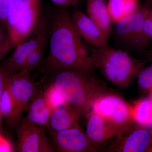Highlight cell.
<instances>
[{"label":"cell","instance_id":"5b68a950","mask_svg":"<svg viewBox=\"0 0 152 152\" xmlns=\"http://www.w3.org/2000/svg\"><path fill=\"white\" fill-rule=\"evenodd\" d=\"M150 8L143 6L129 16L115 23L114 39L126 51L140 52L148 48L151 40L144 32V20Z\"/></svg>","mask_w":152,"mask_h":152},{"label":"cell","instance_id":"ba28073f","mask_svg":"<svg viewBox=\"0 0 152 152\" xmlns=\"http://www.w3.org/2000/svg\"><path fill=\"white\" fill-rule=\"evenodd\" d=\"M50 131L56 148L61 152H95L99 147L93 145L79 125L59 132Z\"/></svg>","mask_w":152,"mask_h":152},{"label":"cell","instance_id":"5bb4252c","mask_svg":"<svg viewBox=\"0 0 152 152\" xmlns=\"http://www.w3.org/2000/svg\"><path fill=\"white\" fill-rule=\"evenodd\" d=\"M53 110L45 91L37 88L28 105L27 115L25 118L32 124L46 127Z\"/></svg>","mask_w":152,"mask_h":152},{"label":"cell","instance_id":"6da1fadb","mask_svg":"<svg viewBox=\"0 0 152 152\" xmlns=\"http://www.w3.org/2000/svg\"><path fill=\"white\" fill-rule=\"evenodd\" d=\"M49 50L43 61L46 74L64 69L94 72L91 50L76 29L68 7L58 6L50 15Z\"/></svg>","mask_w":152,"mask_h":152},{"label":"cell","instance_id":"d6a6232c","mask_svg":"<svg viewBox=\"0 0 152 152\" xmlns=\"http://www.w3.org/2000/svg\"><path fill=\"white\" fill-rule=\"evenodd\" d=\"M78 1H80V0H78Z\"/></svg>","mask_w":152,"mask_h":152},{"label":"cell","instance_id":"83f0119b","mask_svg":"<svg viewBox=\"0 0 152 152\" xmlns=\"http://www.w3.org/2000/svg\"><path fill=\"white\" fill-rule=\"evenodd\" d=\"M141 55L144 59V61L147 62H150L152 63V48H147L144 50L139 53Z\"/></svg>","mask_w":152,"mask_h":152},{"label":"cell","instance_id":"d6986e66","mask_svg":"<svg viewBox=\"0 0 152 152\" xmlns=\"http://www.w3.org/2000/svg\"><path fill=\"white\" fill-rule=\"evenodd\" d=\"M132 107L135 124L147 127L152 126V101L150 98L136 101Z\"/></svg>","mask_w":152,"mask_h":152},{"label":"cell","instance_id":"7c38bea8","mask_svg":"<svg viewBox=\"0 0 152 152\" xmlns=\"http://www.w3.org/2000/svg\"><path fill=\"white\" fill-rule=\"evenodd\" d=\"M40 19L39 0H34L18 23L7 30L13 47H16L33 32Z\"/></svg>","mask_w":152,"mask_h":152},{"label":"cell","instance_id":"277c9868","mask_svg":"<svg viewBox=\"0 0 152 152\" xmlns=\"http://www.w3.org/2000/svg\"><path fill=\"white\" fill-rule=\"evenodd\" d=\"M92 110L105 120L118 137L128 132L134 124L133 108L119 95L108 91L99 97Z\"/></svg>","mask_w":152,"mask_h":152},{"label":"cell","instance_id":"e0dca14e","mask_svg":"<svg viewBox=\"0 0 152 152\" xmlns=\"http://www.w3.org/2000/svg\"><path fill=\"white\" fill-rule=\"evenodd\" d=\"M107 7L114 23L133 15L140 8L138 0H109Z\"/></svg>","mask_w":152,"mask_h":152},{"label":"cell","instance_id":"f546056e","mask_svg":"<svg viewBox=\"0 0 152 152\" xmlns=\"http://www.w3.org/2000/svg\"><path fill=\"white\" fill-rule=\"evenodd\" d=\"M3 117L1 110H0V129L1 128L2 124V119Z\"/></svg>","mask_w":152,"mask_h":152},{"label":"cell","instance_id":"1f68e13d","mask_svg":"<svg viewBox=\"0 0 152 152\" xmlns=\"http://www.w3.org/2000/svg\"><path fill=\"white\" fill-rule=\"evenodd\" d=\"M150 152H152V146L151 148V149L150 150Z\"/></svg>","mask_w":152,"mask_h":152},{"label":"cell","instance_id":"ac0fdd59","mask_svg":"<svg viewBox=\"0 0 152 152\" xmlns=\"http://www.w3.org/2000/svg\"><path fill=\"white\" fill-rule=\"evenodd\" d=\"M0 110L3 118L11 126L14 127L19 124L21 119L18 116L15 101L7 84L0 97Z\"/></svg>","mask_w":152,"mask_h":152},{"label":"cell","instance_id":"ffe728a7","mask_svg":"<svg viewBox=\"0 0 152 152\" xmlns=\"http://www.w3.org/2000/svg\"><path fill=\"white\" fill-rule=\"evenodd\" d=\"M34 0H12L7 14V30L16 24L27 10Z\"/></svg>","mask_w":152,"mask_h":152},{"label":"cell","instance_id":"603a6c76","mask_svg":"<svg viewBox=\"0 0 152 152\" xmlns=\"http://www.w3.org/2000/svg\"><path fill=\"white\" fill-rule=\"evenodd\" d=\"M0 23V61L5 56L13 47L8 32Z\"/></svg>","mask_w":152,"mask_h":152},{"label":"cell","instance_id":"4fadbf2b","mask_svg":"<svg viewBox=\"0 0 152 152\" xmlns=\"http://www.w3.org/2000/svg\"><path fill=\"white\" fill-rule=\"evenodd\" d=\"M86 115V134L88 138L94 145L99 147L116 134L103 118L92 110Z\"/></svg>","mask_w":152,"mask_h":152},{"label":"cell","instance_id":"7402d4cb","mask_svg":"<svg viewBox=\"0 0 152 152\" xmlns=\"http://www.w3.org/2000/svg\"><path fill=\"white\" fill-rule=\"evenodd\" d=\"M137 78L140 91L142 94L150 92L152 88V65L143 68Z\"/></svg>","mask_w":152,"mask_h":152},{"label":"cell","instance_id":"d4e9b609","mask_svg":"<svg viewBox=\"0 0 152 152\" xmlns=\"http://www.w3.org/2000/svg\"><path fill=\"white\" fill-rule=\"evenodd\" d=\"M12 0H0V23L6 28L7 14Z\"/></svg>","mask_w":152,"mask_h":152},{"label":"cell","instance_id":"30bf717a","mask_svg":"<svg viewBox=\"0 0 152 152\" xmlns=\"http://www.w3.org/2000/svg\"><path fill=\"white\" fill-rule=\"evenodd\" d=\"M7 85L15 101L18 116L21 119L37 87L31 73L23 71L10 74Z\"/></svg>","mask_w":152,"mask_h":152},{"label":"cell","instance_id":"484cf974","mask_svg":"<svg viewBox=\"0 0 152 152\" xmlns=\"http://www.w3.org/2000/svg\"><path fill=\"white\" fill-rule=\"evenodd\" d=\"M10 75L2 66H0V97L5 88Z\"/></svg>","mask_w":152,"mask_h":152},{"label":"cell","instance_id":"4dcf8cb0","mask_svg":"<svg viewBox=\"0 0 152 152\" xmlns=\"http://www.w3.org/2000/svg\"><path fill=\"white\" fill-rule=\"evenodd\" d=\"M150 99H151V101H152V88L151 89V90H150Z\"/></svg>","mask_w":152,"mask_h":152},{"label":"cell","instance_id":"8992f818","mask_svg":"<svg viewBox=\"0 0 152 152\" xmlns=\"http://www.w3.org/2000/svg\"><path fill=\"white\" fill-rule=\"evenodd\" d=\"M46 19H40L33 32L15 47L13 53L2 65L9 74L15 73L21 70L29 56L48 38V20Z\"/></svg>","mask_w":152,"mask_h":152},{"label":"cell","instance_id":"9a60e30c","mask_svg":"<svg viewBox=\"0 0 152 152\" xmlns=\"http://www.w3.org/2000/svg\"><path fill=\"white\" fill-rule=\"evenodd\" d=\"M80 114L66 102L53 108L47 126L48 130L57 132L79 125Z\"/></svg>","mask_w":152,"mask_h":152},{"label":"cell","instance_id":"f1b7e54d","mask_svg":"<svg viewBox=\"0 0 152 152\" xmlns=\"http://www.w3.org/2000/svg\"><path fill=\"white\" fill-rule=\"evenodd\" d=\"M145 7L151 8H152V0H145L144 5Z\"/></svg>","mask_w":152,"mask_h":152},{"label":"cell","instance_id":"8fae6325","mask_svg":"<svg viewBox=\"0 0 152 152\" xmlns=\"http://www.w3.org/2000/svg\"><path fill=\"white\" fill-rule=\"evenodd\" d=\"M71 15L76 29L90 46L101 48L108 46V37L102 31L88 15L81 11L75 10L71 12Z\"/></svg>","mask_w":152,"mask_h":152},{"label":"cell","instance_id":"cb8c5ba5","mask_svg":"<svg viewBox=\"0 0 152 152\" xmlns=\"http://www.w3.org/2000/svg\"><path fill=\"white\" fill-rule=\"evenodd\" d=\"M144 32L150 40H152V8L147 14L143 24Z\"/></svg>","mask_w":152,"mask_h":152},{"label":"cell","instance_id":"2e32d148","mask_svg":"<svg viewBox=\"0 0 152 152\" xmlns=\"http://www.w3.org/2000/svg\"><path fill=\"white\" fill-rule=\"evenodd\" d=\"M87 11L88 16L109 37L112 31L113 22L105 1L88 0Z\"/></svg>","mask_w":152,"mask_h":152},{"label":"cell","instance_id":"3957f363","mask_svg":"<svg viewBox=\"0 0 152 152\" xmlns=\"http://www.w3.org/2000/svg\"><path fill=\"white\" fill-rule=\"evenodd\" d=\"M90 47L95 69L99 70L106 80L118 88L129 86L146 63L122 49L109 45L101 48Z\"/></svg>","mask_w":152,"mask_h":152},{"label":"cell","instance_id":"4316f807","mask_svg":"<svg viewBox=\"0 0 152 152\" xmlns=\"http://www.w3.org/2000/svg\"><path fill=\"white\" fill-rule=\"evenodd\" d=\"M57 6L60 7H75L77 5L79 1L78 0H50Z\"/></svg>","mask_w":152,"mask_h":152},{"label":"cell","instance_id":"9c48e42d","mask_svg":"<svg viewBox=\"0 0 152 152\" xmlns=\"http://www.w3.org/2000/svg\"><path fill=\"white\" fill-rule=\"evenodd\" d=\"M152 146V130L149 127L134 125L109 147L108 151L150 152Z\"/></svg>","mask_w":152,"mask_h":152},{"label":"cell","instance_id":"7a4b0ae2","mask_svg":"<svg viewBox=\"0 0 152 152\" xmlns=\"http://www.w3.org/2000/svg\"><path fill=\"white\" fill-rule=\"evenodd\" d=\"M94 73L73 69L58 70L49 74L48 86L81 117L86 116L98 98L108 91L107 85Z\"/></svg>","mask_w":152,"mask_h":152},{"label":"cell","instance_id":"44dd1931","mask_svg":"<svg viewBox=\"0 0 152 152\" xmlns=\"http://www.w3.org/2000/svg\"><path fill=\"white\" fill-rule=\"evenodd\" d=\"M48 42V38L43 42L31 54L27 59L20 71H26L31 73L42 63L44 53L46 49Z\"/></svg>","mask_w":152,"mask_h":152},{"label":"cell","instance_id":"52a82bcc","mask_svg":"<svg viewBox=\"0 0 152 152\" xmlns=\"http://www.w3.org/2000/svg\"><path fill=\"white\" fill-rule=\"evenodd\" d=\"M17 134L18 152L54 151L44 126L32 124L24 118L18 125Z\"/></svg>","mask_w":152,"mask_h":152}]
</instances>
